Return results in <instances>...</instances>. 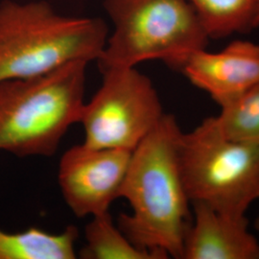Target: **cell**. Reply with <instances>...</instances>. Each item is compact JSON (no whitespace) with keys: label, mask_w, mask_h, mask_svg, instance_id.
Segmentation results:
<instances>
[{"label":"cell","mask_w":259,"mask_h":259,"mask_svg":"<svg viewBox=\"0 0 259 259\" xmlns=\"http://www.w3.org/2000/svg\"><path fill=\"white\" fill-rule=\"evenodd\" d=\"M182 134L176 117L164 113L133 151L119 192L132 211L116 225L134 245L161 259H183L192 219L179 159Z\"/></svg>","instance_id":"cell-1"},{"label":"cell","mask_w":259,"mask_h":259,"mask_svg":"<svg viewBox=\"0 0 259 259\" xmlns=\"http://www.w3.org/2000/svg\"><path fill=\"white\" fill-rule=\"evenodd\" d=\"M109 36L102 19L60 14L42 0L0 2V83L68 63L98 61Z\"/></svg>","instance_id":"cell-2"},{"label":"cell","mask_w":259,"mask_h":259,"mask_svg":"<svg viewBox=\"0 0 259 259\" xmlns=\"http://www.w3.org/2000/svg\"><path fill=\"white\" fill-rule=\"evenodd\" d=\"M89 63H68L44 74L0 83V152L52 157L84 105Z\"/></svg>","instance_id":"cell-3"},{"label":"cell","mask_w":259,"mask_h":259,"mask_svg":"<svg viewBox=\"0 0 259 259\" xmlns=\"http://www.w3.org/2000/svg\"><path fill=\"white\" fill-rule=\"evenodd\" d=\"M104 5L113 31L97 61L101 70L152 60L177 70L207 47L209 37L187 0H105Z\"/></svg>","instance_id":"cell-4"},{"label":"cell","mask_w":259,"mask_h":259,"mask_svg":"<svg viewBox=\"0 0 259 259\" xmlns=\"http://www.w3.org/2000/svg\"><path fill=\"white\" fill-rule=\"evenodd\" d=\"M179 159L191 204L247 216L259 201V144L226 138L213 116L182 134Z\"/></svg>","instance_id":"cell-5"},{"label":"cell","mask_w":259,"mask_h":259,"mask_svg":"<svg viewBox=\"0 0 259 259\" xmlns=\"http://www.w3.org/2000/svg\"><path fill=\"white\" fill-rule=\"evenodd\" d=\"M102 83L84 102L79 123L83 144L93 148L134 151L164 115L151 79L137 67L101 70Z\"/></svg>","instance_id":"cell-6"},{"label":"cell","mask_w":259,"mask_h":259,"mask_svg":"<svg viewBox=\"0 0 259 259\" xmlns=\"http://www.w3.org/2000/svg\"><path fill=\"white\" fill-rule=\"evenodd\" d=\"M132 151L74 145L65 151L58 183L65 204L78 218L108 212L119 198Z\"/></svg>","instance_id":"cell-7"},{"label":"cell","mask_w":259,"mask_h":259,"mask_svg":"<svg viewBox=\"0 0 259 259\" xmlns=\"http://www.w3.org/2000/svg\"><path fill=\"white\" fill-rule=\"evenodd\" d=\"M177 70L221 108L259 83V45L235 40L220 52L204 48L192 53Z\"/></svg>","instance_id":"cell-8"},{"label":"cell","mask_w":259,"mask_h":259,"mask_svg":"<svg viewBox=\"0 0 259 259\" xmlns=\"http://www.w3.org/2000/svg\"><path fill=\"white\" fill-rule=\"evenodd\" d=\"M183 259H259L258 238L250 232L247 216L192 204Z\"/></svg>","instance_id":"cell-9"},{"label":"cell","mask_w":259,"mask_h":259,"mask_svg":"<svg viewBox=\"0 0 259 259\" xmlns=\"http://www.w3.org/2000/svg\"><path fill=\"white\" fill-rule=\"evenodd\" d=\"M78 236L74 226L60 233L37 228L19 232L0 231V259H75Z\"/></svg>","instance_id":"cell-10"},{"label":"cell","mask_w":259,"mask_h":259,"mask_svg":"<svg viewBox=\"0 0 259 259\" xmlns=\"http://www.w3.org/2000/svg\"><path fill=\"white\" fill-rule=\"evenodd\" d=\"M209 38L232 36L256 28L257 0H187Z\"/></svg>","instance_id":"cell-11"},{"label":"cell","mask_w":259,"mask_h":259,"mask_svg":"<svg viewBox=\"0 0 259 259\" xmlns=\"http://www.w3.org/2000/svg\"><path fill=\"white\" fill-rule=\"evenodd\" d=\"M84 240L79 251L82 259H161L134 245L113 223L110 211L92 217L84 230Z\"/></svg>","instance_id":"cell-12"},{"label":"cell","mask_w":259,"mask_h":259,"mask_svg":"<svg viewBox=\"0 0 259 259\" xmlns=\"http://www.w3.org/2000/svg\"><path fill=\"white\" fill-rule=\"evenodd\" d=\"M220 109L213 118L226 138L259 144V83Z\"/></svg>","instance_id":"cell-13"},{"label":"cell","mask_w":259,"mask_h":259,"mask_svg":"<svg viewBox=\"0 0 259 259\" xmlns=\"http://www.w3.org/2000/svg\"><path fill=\"white\" fill-rule=\"evenodd\" d=\"M256 27L259 26V0H257V12H256V21H255Z\"/></svg>","instance_id":"cell-14"},{"label":"cell","mask_w":259,"mask_h":259,"mask_svg":"<svg viewBox=\"0 0 259 259\" xmlns=\"http://www.w3.org/2000/svg\"><path fill=\"white\" fill-rule=\"evenodd\" d=\"M254 228H255L256 232L259 233V216L256 218V220H255V222H254Z\"/></svg>","instance_id":"cell-15"}]
</instances>
